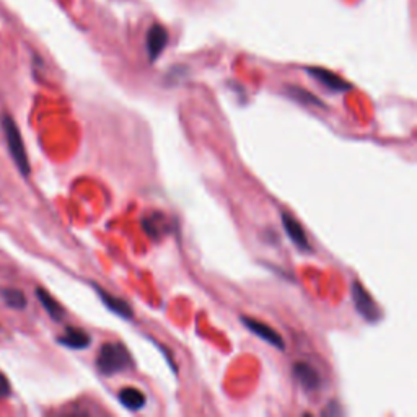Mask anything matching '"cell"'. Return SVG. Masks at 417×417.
<instances>
[{"label": "cell", "mask_w": 417, "mask_h": 417, "mask_svg": "<svg viewBox=\"0 0 417 417\" xmlns=\"http://www.w3.org/2000/svg\"><path fill=\"white\" fill-rule=\"evenodd\" d=\"M134 367L129 349L121 342H104L97 356V368L103 377L127 372Z\"/></svg>", "instance_id": "obj_1"}, {"label": "cell", "mask_w": 417, "mask_h": 417, "mask_svg": "<svg viewBox=\"0 0 417 417\" xmlns=\"http://www.w3.org/2000/svg\"><path fill=\"white\" fill-rule=\"evenodd\" d=\"M0 123H2L4 137H5V142H7L8 152L12 155V160L15 161V165H17L20 173L23 176H28L31 171V166H30L28 154H26V149L23 144V137L22 134H20L17 123H15L13 118L8 116V114H4L2 121Z\"/></svg>", "instance_id": "obj_2"}, {"label": "cell", "mask_w": 417, "mask_h": 417, "mask_svg": "<svg viewBox=\"0 0 417 417\" xmlns=\"http://www.w3.org/2000/svg\"><path fill=\"white\" fill-rule=\"evenodd\" d=\"M351 294H352V301H354V306H356V310L359 311V315H361L365 321L368 323H378L382 320V311L375 304L372 295L368 294L367 289L359 282V280H354L352 285H351Z\"/></svg>", "instance_id": "obj_3"}, {"label": "cell", "mask_w": 417, "mask_h": 417, "mask_svg": "<svg viewBox=\"0 0 417 417\" xmlns=\"http://www.w3.org/2000/svg\"><path fill=\"white\" fill-rule=\"evenodd\" d=\"M242 323L248 331H251L254 336L263 339V341L268 342L269 346L279 349V351H284L285 349V342L282 336H280L275 330H273V328L266 325V323L254 320V318H249V316H242Z\"/></svg>", "instance_id": "obj_4"}, {"label": "cell", "mask_w": 417, "mask_h": 417, "mask_svg": "<svg viewBox=\"0 0 417 417\" xmlns=\"http://www.w3.org/2000/svg\"><path fill=\"white\" fill-rule=\"evenodd\" d=\"M306 74L315 78L318 83H321V85L328 88L330 92L344 93V92H349L352 88L351 83L344 80L342 77L336 75L335 72H331V70L323 69V67H309V69H306Z\"/></svg>", "instance_id": "obj_5"}, {"label": "cell", "mask_w": 417, "mask_h": 417, "mask_svg": "<svg viewBox=\"0 0 417 417\" xmlns=\"http://www.w3.org/2000/svg\"><path fill=\"white\" fill-rule=\"evenodd\" d=\"M166 44H168V31L158 23L150 26V30L147 31V38H145V49H147L150 62H155L158 59L161 52L165 51Z\"/></svg>", "instance_id": "obj_6"}, {"label": "cell", "mask_w": 417, "mask_h": 417, "mask_svg": "<svg viewBox=\"0 0 417 417\" xmlns=\"http://www.w3.org/2000/svg\"><path fill=\"white\" fill-rule=\"evenodd\" d=\"M280 218H282V227L287 233V237L290 238V242L294 243L300 251L310 253L311 251L310 242L309 238H306V233L304 230V227L299 223V220H297L295 217H292L289 212H282Z\"/></svg>", "instance_id": "obj_7"}, {"label": "cell", "mask_w": 417, "mask_h": 417, "mask_svg": "<svg viewBox=\"0 0 417 417\" xmlns=\"http://www.w3.org/2000/svg\"><path fill=\"white\" fill-rule=\"evenodd\" d=\"M294 377L305 391H320L321 388V375L310 363L297 362L294 365Z\"/></svg>", "instance_id": "obj_8"}, {"label": "cell", "mask_w": 417, "mask_h": 417, "mask_svg": "<svg viewBox=\"0 0 417 417\" xmlns=\"http://www.w3.org/2000/svg\"><path fill=\"white\" fill-rule=\"evenodd\" d=\"M92 285L98 294V297L101 299L103 305L106 306L109 311H113L114 315H118L119 318H124V320H130V318L134 316L132 309H130V305L127 304V301H124L123 299H119V297H116V295L109 294V292L104 290L101 285H98V284H92Z\"/></svg>", "instance_id": "obj_9"}, {"label": "cell", "mask_w": 417, "mask_h": 417, "mask_svg": "<svg viewBox=\"0 0 417 417\" xmlns=\"http://www.w3.org/2000/svg\"><path fill=\"white\" fill-rule=\"evenodd\" d=\"M57 342L67 349H72V351H85V349L90 347L92 337L80 328L67 326L64 335L57 337Z\"/></svg>", "instance_id": "obj_10"}, {"label": "cell", "mask_w": 417, "mask_h": 417, "mask_svg": "<svg viewBox=\"0 0 417 417\" xmlns=\"http://www.w3.org/2000/svg\"><path fill=\"white\" fill-rule=\"evenodd\" d=\"M142 227L145 233L152 238H161L165 237L170 230V223L168 218H166L161 212H154L147 216L142 220Z\"/></svg>", "instance_id": "obj_11"}, {"label": "cell", "mask_w": 417, "mask_h": 417, "mask_svg": "<svg viewBox=\"0 0 417 417\" xmlns=\"http://www.w3.org/2000/svg\"><path fill=\"white\" fill-rule=\"evenodd\" d=\"M118 399L124 408L132 411V413H137V411L144 409L145 404H147V398H145V394L137 388H123L119 391Z\"/></svg>", "instance_id": "obj_12"}, {"label": "cell", "mask_w": 417, "mask_h": 417, "mask_svg": "<svg viewBox=\"0 0 417 417\" xmlns=\"http://www.w3.org/2000/svg\"><path fill=\"white\" fill-rule=\"evenodd\" d=\"M36 297H38L39 304L43 305V309L48 311V315L52 318V320L61 321L62 318H64V315H66L64 309H62V306L59 305V301H57L54 297L49 294V292H46L44 289L38 287V289H36Z\"/></svg>", "instance_id": "obj_13"}, {"label": "cell", "mask_w": 417, "mask_h": 417, "mask_svg": "<svg viewBox=\"0 0 417 417\" xmlns=\"http://www.w3.org/2000/svg\"><path fill=\"white\" fill-rule=\"evenodd\" d=\"M287 95L290 98H294L295 101H299L300 104H309V106H316L325 109V103H323L320 98H316L315 95H311L310 92H306L305 88L300 87H287Z\"/></svg>", "instance_id": "obj_14"}, {"label": "cell", "mask_w": 417, "mask_h": 417, "mask_svg": "<svg viewBox=\"0 0 417 417\" xmlns=\"http://www.w3.org/2000/svg\"><path fill=\"white\" fill-rule=\"evenodd\" d=\"M0 295H2V299L5 304H7L10 309L13 310H23L26 304V297L22 290L18 289H10V287H7V289H4L2 292H0Z\"/></svg>", "instance_id": "obj_15"}, {"label": "cell", "mask_w": 417, "mask_h": 417, "mask_svg": "<svg viewBox=\"0 0 417 417\" xmlns=\"http://www.w3.org/2000/svg\"><path fill=\"white\" fill-rule=\"evenodd\" d=\"M155 346L160 349V351H161V354H163V356H165V359H166V363H168V367H170L171 370H173V373H175V375H176V373H178V368H176V362H175V359H173V356H171V351H168V349H166V347H163V346H160V344H158V342H155Z\"/></svg>", "instance_id": "obj_16"}, {"label": "cell", "mask_w": 417, "mask_h": 417, "mask_svg": "<svg viewBox=\"0 0 417 417\" xmlns=\"http://www.w3.org/2000/svg\"><path fill=\"white\" fill-rule=\"evenodd\" d=\"M10 383H8V380H7V377H5V375L0 372V399H4V398H7V396H10Z\"/></svg>", "instance_id": "obj_17"}, {"label": "cell", "mask_w": 417, "mask_h": 417, "mask_svg": "<svg viewBox=\"0 0 417 417\" xmlns=\"http://www.w3.org/2000/svg\"><path fill=\"white\" fill-rule=\"evenodd\" d=\"M328 406H330V409H325V414L326 416H332V414L337 416V414H341V409L337 408L336 403H331V404H328Z\"/></svg>", "instance_id": "obj_18"}]
</instances>
